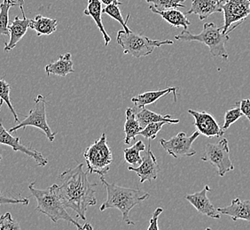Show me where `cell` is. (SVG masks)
<instances>
[{
	"label": "cell",
	"instance_id": "obj_2",
	"mask_svg": "<svg viewBox=\"0 0 250 230\" xmlns=\"http://www.w3.org/2000/svg\"><path fill=\"white\" fill-rule=\"evenodd\" d=\"M101 181L106 188L107 197L106 201L100 207V210L103 211L109 208L118 209L122 212L123 220L125 223L135 225L134 222L130 219V211L137 205L148 199L149 194L145 193L140 190L120 187L114 183H109L106 182L103 175L101 176Z\"/></svg>",
	"mask_w": 250,
	"mask_h": 230
},
{
	"label": "cell",
	"instance_id": "obj_17",
	"mask_svg": "<svg viewBox=\"0 0 250 230\" xmlns=\"http://www.w3.org/2000/svg\"><path fill=\"white\" fill-rule=\"evenodd\" d=\"M220 12H223L222 5L215 0H192V6L187 15H198L199 19L203 20Z\"/></svg>",
	"mask_w": 250,
	"mask_h": 230
},
{
	"label": "cell",
	"instance_id": "obj_42",
	"mask_svg": "<svg viewBox=\"0 0 250 230\" xmlns=\"http://www.w3.org/2000/svg\"><path fill=\"white\" fill-rule=\"evenodd\" d=\"M215 1H217V2H219V3H220V1H221V0H215Z\"/></svg>",
	"mask_w": 250,
	"mask_h": 230
},
{
	"label": "cell",
	"instance_id": "obj_34",
	"mask_svg": "<svg viewBox=\"0 0 250 230\" xmlns=\"http://www.w3.org/2000/svg\"><path fill=\"white\" fill-rule=\"evenodd\" d=\"M163 211H164V209L161 208V207H158V208L155 209V211L153 212V215H152V218L150 220V224L148 228H147V230H159V229H160L158 226L159 216L162 214Z\"/></svg>",
	"mask_w": 250,
	"mask_h": 230
},
{
	"label": "cell",
	"instance_id": "obj_19",
	"mask_svg": "<svg viewBox=\"0 0 250 230\" xmlns=\"http://www.w3.org/2000/svg\"><path fill=\"white\" fill-rule=\"evenodd\" d=\"M74 63L71 58V53H65L62 56H60L58 60L51 63L45 67V73L47 76L54 75L58 77H65L67 75L75 73Z\"/></svg>",
	"mask_w": 250,
	"mask_h": 230
},
{
	"label": "cell",
	"instance_id": "obj_37",
	"mask_svg": "<svg viewBox=\"0 0 250 230\" xmlns=\"http://www.w3.org/2000/svg\"><path fill=\"white\" fill-rule=\"evenodd\" d=\"M92 230L93 228H92V225L90 223H85L84 225L83 226V230Z\"/></svg>",
	"mask_w": 250,
	"mask_h": 230
},
{
	"label": "cell",
	"instance_id": "obj_7",
	"mask_svg": "<svg viewBox=\"0 0 250 230\" xmlns=\"http://www.w3.org/2000/svg\"><path fill=\"white\" fill-rule=\"evenodd\" d=\"M35 106L29 112V115L26 116L24 120L20 121L14 128L10 129V133L16 132L21 129L25 130L27 127H35L42 130L46 135L50 142H53L57 133L53 132L49 127L46 120V98L43 95H39L35 98Z\"/></svg>",
	"mask_w": 250,
	"mask_h": 230
},
{
	"label": "cell",
	"instance_id": "obj_24",
	"mask_svg": "<svg viewBox=\"0 0 250 230\" xmlns=\"http://www.w3.org/2000/svg\"><path fill=\"white\" fill-rule=\"evenodd\" d=\"M143 129L140 127V123L136 118L134 109L128 107L125 111V144H130V141L134 140L135 137L140 134V132Z\"/></svg>",
	"mask_w": 250,
	"mask_h": 230
},
{
	"label": "cell",
	"instance_id": "obj_9",
	"mask_svg": "<svg viewBox=\"0 0 250 230\" xmlns=\"http://www.w3.org/2000/svg\"><path fill=\"white\" fill-rule=\"evenodd\" d=\"M221 5L225 33H231L250 15V0H226Z\"/></svg>",
	"mask_w": 250,
	"mask_h": 230
},
{
	"label": "cell",
	"instance_id": "obj_8",
	"mask_svg": "<svg viewBox=\"0 0 250 230\" xmlns=\"http://www.w3.org/2000/svg\"><path fill=\"white\" fill-rule=\"evenodd\" d=\"M202 160L209 162L217 168L219 176L224 177L227 172L234 169L233 163L230 158V148L228 140L222 138L217 143H208Z\"/></svg>",
	"mask_w": 250,
	"mask_h": 230
},
{
	"label": "cell",
	"instance_id": "obj_23",
	"mask_svg": "<svg viewBox=\"0 0 250 230\" xmlns=\"http://www.w3.org/2000/svg\"><path fill=\"white\" fill-rule=\"evenodd\" d=\"M57 23V19L39 15L35 17V19H29V29L35 30L39 37L49 36L56 31Z\"/></svg>",
	"mask_w": 250,
	"mask_h": 230
},
{
	"label": "cell",
	"instance_id": "obj_31",
	"mask_svg": "<svg viewBox=\"0 0 250 230\" xmlns=\"http://www.w3.org/2000/svg\"><path fill=\"white\" fill-rule=\"evenodd\" d=\"M167 124L165 121H159V122H153L146 126L143 130L140 132V135L144 136L145 138L149 140H154L156 138V135L159 131L162 130L164 125Z\"/></svg>",
	"mask_w": 250,
	"mask_h": 230
},
{
	"label": "cell",
	"instance_id": "obj_27",
	"mask_svg": "<svg viewBox=\"0 0 250 230\" xmlns=\"http://www.w3.org/2000/svg\"><path fill=\"white\" fill-rule=\"evenodd\" d=\"M146 1L149 4V7L158 11L186 7V5H183L186 0H146Z\"/></svg>",
	"mask_w": 250,
	"mask_h": 230
},
{
	"label": "cell",
	"instance_id": "obj_13",
	"mask_svg": "<svg viewBox=\"0 0 250 230\" xmlns=\"http://www.w3.org/2000/svg\"><path fill=\"white\" fill-rule=\"evenodd\" d=\"M128 170L136 172L137 175L140 177L141 183H143L146 181L152 182L157 179L158 174L161 172V168L157 162V159L151 150L150 142L148 144L147 152L145 154L143 160L140 166L137 168L130 166L128 168Z\"/></svg>",
	"mask_w": 250,
	"mask_h": 230
},
{
	"label": "cell",
	"instance_id": "obj_41",
	"mask_svg": "<svg viewBox=\"0 0 250 230\" xmlns=\"http://www.w3.org/2000/svg\"><path fill=\"white\" fill-rule=\"evenodd\" d=\"M1 160H2V156L0 155V162H1Z\"/></svg>",
	"mask_w": 250,
	"mask_h": 230
},
{
	"label": "cell",
	"instance_id": "obj_5",
	"mask_svg": "<svg viewBox=\"0 0 250 230\" xmlns=\"http://www.w3.org/2000/svg\"><path fill=\"white\" fill-rule=\"evenodd\" d=\"M116 42L123 48L125 54H130L135 58L146 57L154 53L157 47L173 44L171 40H154L131 30L127 32L125 29L117 32Z\"/></svg>",
	"mask_w": 250,
	"mask_h": 230
},
{
	"label": "cell",
	"instance_id": "obj_14",
	"mask_svg": "<svg viewBox=\"0 0 250 230\" xmlns=\"http://www.w3.org/2000/svg\"><path fill=\"white\" fill-rule=\"evenodd\" d=\"M210 191L211 189L209 186L206 185L201 192L186 195V199L203 215L208 216L212 219H220L221 213L208 197L207 193Z\"/></svg>",
	"mask_w": 250,
	"mask_h": 230
},
{
	"label": "cell",
	"instance_id": "obj_38",
	"mask_svg": "<svg viewBox=\"0 0 250 230\" xmlns=\"http://www.w3.org/2000/svg\"><path fill=\"white\" fill-rule=\"evenodd\" d=\"M16 1H17V2H18V4H19L21 11H24V9H23V5H24V0H16Z\"/></svg>",
	"mask_w": 250,
	"mask_h": 230
},
{
	"label": "cell",
	"instance_id": "obj_1",
	"mask_svg": "<svg viewBox=\"0 0 250 230\" xmlns=\"http://www.w3.org/2000/svg\"><path fill=\"white\" fill-rule=\"evenodd\" d=\"M88 171L83 170V164L62 172L60 178V194L64 206L77 213V218L86 221L87 209L97 203V183H92L88 179Z\"/></svg>",
	"mask_w": 250,
	"mask_h": 230
},
{
	"label": "cell",
	"instance_id": "obj_20",
	"mask_svg": "<svg viewBox=\"0 0 250 230\" xmlns=\"http://www.w3.org/2000/svg\"><path fill=\"white\" fill-rule=\"evenodd\" d=\"M135 115H136V118L142 129H144L146 126H147L150 123H153V122L165 121L167 124H178L180 121L179 119H173L171 115H158V114L148 110L145 107L144 108H139L138 112L135 111Z\"/></svg>",
	"mask_w": 250,
	"mask_h": 230
},
{
	"label": "cell",
	"instance_id": "obj_10",
	"mask_svg": "<svg viewBox=\"0 0 250 230\" xmlns=\"http://www.w3.org/2000/svg\"><path fill=\"white\" fill-rule=\"evenodd\" d=\"M200 134L198 130L194 131L190 136L185 132H179L169 139L162 138L160 144L168 155H171L175 158L192 157L196 154V151L192 148V144Z\"/></svg>",
	"mask_w": 250,
	"mask_h": 230
},
{
	"label": "cell",
	"instance_id": "obj_25",
	"mask_svg": "<svg viewBox=\"0 0 250 230\" xmlns=\"http://www.w3.org/2000/svg\"><path fill=\"white\" fill-rule=\"evenodd\" d=\"M145 151H146V144L141 140L138 141L130 148L125 149L124 155H125V162L130 164L131 167H134V168L139 167L143 160V158L140 156V153Z\"/></svg>",
	"mask_w": 250,
	"mask_h": 230
},
{
	"label": "cell",
	"instance_id": "obj_28",
	"mask_svg": "<svg viewBox=\"0 0 250 230\" xmlns=\"http://www.w3.org/2000/svg\"><path fill=\"white\" fill-rule=\"evenodd\" d=\"M102 13L109 15L111 18L117 20L123 26V28H124L125 31H127V32L130 31L129 27L127 26V22H128L129 18H130V14L127 15L126 20H125L123 15H122V13H121V10L119 9V5H116V4H111V5H106V7L102 10Z\"/></svg>",
	"mask_w": 250,
	"mask_h": 230
},
{
	"label": "cell",
	"instance_id": "obj_12",
	"mask_svg": "<svg viewBox=\"0 0 250 230\" xmlns=\"http://www.w3.org/2000/svg\"><path fill=\"white\" fill-rule=\"evenodd\" d=\"M188 114L192 115L194 119V126L200 134L207 136L208 138L212 137H222L225 131L215 120L214 116L207 112H198V111L189 109Z\"/></svg>",
	"mask_w": 250,
	"mask_h": 230
},
{
	"label": "cell",
	"instance_id": "obj_18",
	"mask_svg": "<svg viewBox=\"0 0 250 230\" xmlns=\"http://www.w3.org/2000/svg\"><path fill=\"white\" fill-rule=\"evenodd\" d=\"M178 88L176 87H168L163 90H158V91H146L144 93H141L135 97L131 98V102L134 104L136 108H144L148 105L154 104V102L158 100L159 98L173 92L174 96H175V101H177V94L176 91Z\"/></svg>",
	"mask_w": 250,
	"mask_h": 230
},
{
	"label": "cell",
	"instance_id": "obj_3",
	"mask_svg": "<svg viewBox=\"0 0 250 230\" xmlns=\"http://www.w3.org/2000/svg\"><path fill=\"white\" fill-rule=\"evenodd\" d=\"M35 184L36 182H31L29 189L31 195L38 202L37 211L47 216L54 223L63 220L77 227V230H83V226L80 225L72 216L69 215L66 210V206H64L60 194L58 184H53L45 190L36 189Z\"/></svg>",
	"mask_w": 250,
	"mask_h": 230
},
{
	"label": "cell",
	"instance_id": "obj_4",
	"mask_svg": "<svg viewBox=\"0 0 250 230\" xmlns=\"http://www.w3.org/2000/svg\"><path fill=\"white\" fill-rule=\"evenodd\" d=\"M229 35L223 31V27L219 28L213 22H206L203 25L202 32L194 35L184 29L183 32L175 36V39L179 42H200L204 43L209 49V52L214 57L222 58L224 60H228V53L226 51V43L229 41Z\"/></svg>",
	"mask_w": 250,
	"mask_h": 230
},
{
	"label": "cell",
	"instance_id": "obj_15",
	"mask_svg": "<svg viewBox=\"0 0 250 230\" xmlns=\"http://www.w3.org/2000/svg\"><path fill=\"white\" fill-rule=\"evenodd\" d=\"M217 210L221 214L231 217L233 221L243 220L250 222V200L235 198L232 199L230 206L219 207Z\"/></svg>",
	"mask_w": 250,
	"mask_h": 230
},
{
	"label": "cell",
	"instance_id": "obj_32",
	"mask_svg": "<svg viewBox=\"0 0 250 230\" xmlns=\"http://www.w3.org/2000/svg\"><path fill=\"white\" fill-rule=\"evenodd\" d=\"M19 223L15 221L10 212L0 216V230H20Z\"/></svg>",
	"mask_w": 250,
	"mask_h": 230
},
{
	"label": "cell",
	"instance_id": "obj_33",
	"mask_svg": "<svg viewBox=\"0 0 250 230\" xmlns=\"http://www.w3.org/2000/svg\"><path fill=\"white\" fill-rule=\"evenodd\" d=\"M9 204H21V205H25L28 206L29 204V198H15V197H7L3 196L2 192L0 191V206H4V205H9Z\"/></svg>",
	"mask_w": 250,
	"mask_h": 230
},
{
	"label": "cell",
	"instance_id": "obj_16",
	"mask_svg": "<svg viewBox=\"0 0 250 230\" xmlns=\"http://www.w3.org/2000/svg\"><path fill=\"white\" fill-rule=\"evenodd\" d=\"M23 15V19H20L19 16H16L12 24L8 26L10 39L8 43H5V52H10L15 48L16 44L24 37L27 30L29 28V19Z\"/></svg>",
	"mask_w": 250,
	"mask_h": 230
},
{
	"label": "cell",
	"instance_id": "obj_30",
	"mask_svg": "<svg viewBox=\"0 0 250 230\" xmlns=\"http://www.w3.org/2000/svg\"><path fill=\"white\" fill-rule=\"evenodd\" d=\"M242 116L243 115L241 113V109L237 105H235L234 108H231L230 110L227 111L225 115V121L222 127L223 130L226 132L231 125L235 123L237 120H240Z\"/></svg>",
	"mask_w": 250,
	"mask_h": 230
},
{
	"label": "cell",
	"instance_id": "obj_6",
	"mask_svg": "<svg viewBox=\"0 0 250 230\" xmlns=\"http://www.w3.org/2000/svg\"><path fill=\"white\" fill-rule=\"evenodd\" d=\"M83 158L86 161L87 171L90 174L98 173L104 176L110 169L113 163V154L106 141V134L102 133L101 137L88 146Z\"/></svg>",
	"mask_w": 250,
	"mask_h": 230
},
{
	"label": "cell",
	"instance_id": "obj_11",
	"mask_svg": "<svg viewBox=\"0 0 250 230\" xmlns=\"http://www.w3.org/2000/svg\"><path fill=\"white\" fill-rule=\"evenodd\" d=\"M0 144L10 146L15 153L20 152L26 154L27 156L33 158L39 167H45L48 164V159L44 158L43 154L39 153V151L21 144L20 137L13 136L8 130H5L1 120H0Z\"/></svg>",
	"mask_w": 250,
	"mask_h": 230
},
{
	"label": "cell",
	"instance_id": "obj_35",
	"mask_svg": "<svg viewBox=\"0 0 250 230\" xmlns=\"http://www.w3.org/2000/svg\"><path fill=\"white\" fill-rule=\"evenodd\" d=\"M235 105L240 107L243 116H245L246 118L250 121V99L247 98V99L238 101L236 102Z\"/></svg>",
	"mask_w": 250,
	"mask_h": 230
},
{
	"label": "cell",
	"instance_id": "obj_26",
	"mask_svg": "<svg viewBox=\"0 0 250 230\" xmlns=\"http://www.w3.org/2000/svg\"><path fill=\"white\" fill-rule=\"evenodd\" d=\"M15 5H19L16 0H3L0 4V36H9V11Z\"/></svg>",
	"mask_w": 250,
	"mask_h": 230
},
{
	"label": "cell",
	"instance_id": "obj_40",
	"mask_svg": "<svg viewBox=\"0 0 250 230\" xmlns=\"http://www.w3.org/2000/svg\"><path fill=\"white\" fill-rule=\"evenodd\" d=\"M225 1H226V0H221V1H220V4H223Z\"/></svg>",
	"mask_w": 250,
	"mask_h": 230
},
{
	"label": "cell",
	"instance_id": "obj_22",
	"mask_svg": "<svg viewBox=\"0 0 250 230\" xmlns=\"http://www.w3.org/2000/svg\"><path fill=\"white\" fill-rule=\"evenodd\" d=\"M149 9L154 14L160 15L171 27H175V28L181 27V28H184V29H188V27L191 25V22L188 19L187 15L178 10L168 9L164 10V11H158V10H155L152 7H149Z\"/></svg>",
	"mask_w": 250,
	"mask_h": 230
},
{
	"label": "cell",
	"instance_id": "obj_21",
	"mask_svg": "<svg viewBox=\"0 0 250 230\" xmlns=\"http://www.w3.org/2000/svg\"><path fill=\"white\" fill-rule=\"evenodd\" d=\"M102 3L101 0H88V5L86 9L84 10V15L92 17L94 22L96 23L98 29H100L102 34L103 39L105 41V45L107 46L111 42V38L106 33V29L104 28V25L102 23L101 19V14H102Z\"/></svg>",
	"mask_w": 250,
	"mask_h": 230
},
{
	"label": "cell",
	"instance_id": "obj_29",
	"mask_svg": "<svg viewBox=\"0 0 250 230\" xmlns=\"http://www.w3.org/2000/svg\"><path fill=\"white\" fill-rule=\"evenodd\" d=\"M10 91H11V86L7 83V82L4 79H0V98L4 101L8 106L12 115H14V117H15V122L19 123L20 120L18 115L16 114L15 108L11 103V99H10Z\"/></svg>",
	"mask_w": 250,
	"mask_h": 230
},
{
	"label": "cell",
	"instance_id": "obj_39",
	"mask_svg": "<svg viewBox=\"0 0 250 230\" xmlns=\"http://www.w3.org/2000/svg\"><path fill=\"white\" fill-rule=\"evenodd\" d=\"M4 103H5V102L0 98V109H1V107L3 106V104H4Z\"/></svg>",
	"mask_w": 250,
	"mask_h": 230
},
{
	"label": "cell",
	"instance_id": "obj_36",
	"mask_svg": "<svg viewBox=\"0 0 250 230\" xmlns=\"http://www.w3.org/2000/svg\"><path fill=\"white\" fill-rule=\"evenodd\" d=\"M101 3L104 5H108L111 4H116V5H122L123 3L119 2V0H101Z\"/></svg>",
	"mask_w": 250,
	"mask_h": 230
}]
</instances>
